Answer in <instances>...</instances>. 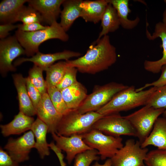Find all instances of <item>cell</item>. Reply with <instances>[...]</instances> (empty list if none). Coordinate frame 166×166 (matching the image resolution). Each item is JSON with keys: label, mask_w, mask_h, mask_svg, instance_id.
I'll list each match as a JSON object with an SVG mask.
<instances>
[{"label": "cell", "mask_w": 166, "mask_h": 166, "mask_svg": "<svg viewBox=\"0 0 166 166\" xmlns=\"http://www.w3.org/2000/svg\"><path fill=\"white\" fill-rule=\"evenodd\" d=\"M117 60L116 48L107 35L97 38L84 55L66 61L69 66L76 68L82 73L95 74L108 69Z\"/></svg>", "instance_id": "1"}, {"label": "cell", "mask_w": 166, "mask_h": 166, "mask_svg": "<svg viewBox=\"0 0 166 166\" xmlns=\"http://www.w3.org/2000/svg\"><path fill=\"white\" fill-rule=\"evenodd\" d=\"M157 88L152 87L147 90L136 92L134 86H128L117 93L107 104L97 112L105 116L145 105Z\"/></svg>", "instance_id": "2"}, {"label": "cell", "mask_w": 166, "mask_h": 166, "mask_svg": "<svg viewBox=\"0 0 166 166\" xmlns=\"http://www.w3.org/2000/svg\"><path fill=\"white\" fill-rule=\"evenodd\" d=\"M15 35L28 57H32L39 52L40 45L48 40L57 39L65 42L69 39L68 35L57 21L45 29L36 31L27 32L18 30Z\"/></svg>", "instance_id": "3"}, {"label": "cell", "mask_w": 166, "mask_h": 166, "mask_svg": "<svg viewBox=\"0 0 166 166\" xmlns=\"http://www.w3.org/2000/svg\"><path fill=\"white\" fill-rule=\"evenodd\" d=\"M103 116L97 112L81 114L76 110H71L63 115L56 133L66 136L83 134L92 129L95 123Z\"/></svg>", "instance_id": "4"}, {"label": "cell", "mask_w": 166, "mask_h": 166, "mask_svg": "<svg viewBox=\"0 0 166 166\" xmlns=\"http://www.w3.org/2000/svg\"><path fill=\"white\" fill-rule=\"evenodd\" d=\"M128 86L114 82L102 85H96L92 92L87 95L76 110L81 114L97 112L107 104L117 93Z\"/></svg>", "instance_id": "5"}, {"label": "cell", "mask_w": 166, "mask_h": 166, "mask_svg": "<svg viewBox=\"0 0 166 166\" xmlns=\"http://www.w3.org/2000/svg\"><path fill=\"white\" fill-rule=\"evenodd\" d=\"M82 135L89 147L97 150L102 160L111 158L124 145L121 136L107 135L95 129H92Z\"/></svg>", "instance_id": "6"}, {"label": "cell", "mask_w": 166, "mask_h": 166, "mask_svg": "<svg viewBox=\"0 0 166 166\" xmlns=\"http://www.w3.org/2000/svg\"><path fill=\"white\" fill-rule=\"evenodd\" d=\"M164 108L156 109L145 105L139 110L124 116L135 129L141 144L148 137L154 124L164 113Z\"/></svg>", "instance_id": "7"}, {"label": "cell", "mask_w": 166, "mask_h": 166, "mask_svg": "<svg viewBox=\"0 0 166 166\" xmlns=\"http://www.w3.org/2000/svg\"><path fill=\"white\" fill-rule=\"evenodd\" d=\"M143 148L139 141L128 139L125 144L111 158L112 166H142L148 152Z\"/></svg>", "instance_id": "8"}, {"label": "cell", "mask_w": 166, "mask_h": 166, "mask_svg": "<svg viewBox=\"0 0 166 166\" xmlns=\"http://www.w3.org/2000/svg\"><path fill=\"white\" fill-rule=\"evenodd\" d=\"M92 129L114 136L125 135L136 137V131L130 122L119 113L103 116L95 123Z\"/></svg>", "instance_id": "9"}, {"label": "cell", "mask_w": 166, "mask_h": 166, "mask_svg": "<svg viewBox=\"0 0 166 166\" xmlns=\"http://www.w3.org/2000/svg\"><path fill=\"white\" fill-rule=\"evenodd\" d=\"M25 54V49L15 36L8 37L0 41V72L3 77L16 68L13 61L22 55Z\"/></svg>", "instance_id": "10"}, {"label": "cell", "mask_w": 166, "mask_h": 166, "mask_svg": "<svg viewBox=\"0 0 166 166\" xmlns=\"http://www.w3.org/2000/svg\"><path fill=\"white\" fill-rule=\"evenodd\" d=\"M35 143L34 135L30 130L17 138H9L3 148L19 163L29 160V154Z\"/></svg>", "instance_id": "11"}, {"label": "cell", "mask_w": 166, "mask_h": 166, "mask_svg": "<svg viewBox=\"0 0 166 166\" xmlns=\"http://www.w3.org/2000/svg\"><path fill=\"white\" fill-rule=\"evenodd\" d=\"M52 135L57 147L66 153V159L69 164L71 163L77 155L92 149L84 142L82 135L75 134L66 136L53 133Z\"/></svg>", "instance_id": "12"}, {"label": "cell", "mask_w": 166, "mask_h": 166, "mask_svg": "<svg viewBox=\"0 0 166 166\" xmlns=\"http://www.w3.org/2000/svg\"><path fill=\"white\" fill-rule=\"evenodd\" d=\"M81 54L78 52L69 50L50 53H44L39 51L30 58L22 57L17 59L14 62V66L20 65L23 63L30 61L45 71L56 61L65 60L66 61L73 57H79Z\"/></svg>", "instance_id": "13"}, {"label": "cell", "mask_w": 166, "mask_h": 166, "mask_svg": "<svg viewBox=\"0 0 166 166\" xmlns=\"http://www.w3.org/2000/svg\"><path fill=\"white\" fill-rule=\"evenodd\" d=\"M36 110L38 117L47 125L48 133H57V127L63 115L55 109L47 93L42 95Z\"/></svg>", "instance_id": "14"}, {"label": "cell", "mask_w": 166, "mask_h": 166, "mask_svg": "<svg viewBox=\"0 0 166 166\" xmlns=\"http://www.w3.org/2000/svg\"><path fill=\"white\" fill-rule=\"evenodd\" d=\"M146 35L147 38L150 40H153L158 38L161 40L162 57L155 61L145 60L144 63V68L145 70L153 73H158L160 72L162 67L166 65V25L162 22H159L156 24L154 31L152 34L146 29Z\"/></svg>", "instance_id": "15"}, {"label": "cell", "mask_w": 166, "mask_h": 166, "mask_svg": "<svg viewBox=\"0 0 166 166\" xmlns=\"http://www.w3.org/2000/svg\"><path fill=\"white\" fill-rule=\"evenodd\" d=\"M64 0H28V5L37 10L43 22L51 25L60 14L61 6Z\"/></svg>", "instance_id": "16"}, {"label": "cell", "mask_w": 166, "mask_h": 166, "mask_svg": "<svg viewBox=\"0 0 166 166\" xmlns=\"http://www.w3.org/2000/svg\"><path fill=\"white\" fill-rule=\"evenodd\" d=\"M12 77L17 92L19 111L29 116L36 115V109L27 92L26 77L20 73L13 74Z\"/></svg>", "instance_id": "17"}, {"label": "cell", "mask_w": 166, "mask_h": 166, "mask_svg": "<svg viewBox=\"0 0 166 166\" xmlns=\"http://www.w3.org/2000/svg\"><path fill=\"white\" fill-rule=\"evenodd\" d=\"M108 4L107 0H82L80 4L81 10V17L86 22L98 23L101 21Z\"/></svg>", "instance_id": "18"}, {"label": "cell", "mask_w": 166, "mask_h": 166, "mask_svg": "<svg viewBox=\"0 0 166 166\" xmlns=\"http://www.w3.org/2000/svg\"><path fill=\"white\" fill-rule=\"evenodd\" d=\"M34 121L32 117L19 111L11 122L5 124L0 125L1 132L5 137L12 135L21 134L28 130H30Z\"/></svg>", "instance_id": "19"}, {"label": "cell", "mask_w": 166, "mask_h": 166, "mask_svg": "<svg viewBox=\"0 0 166 166\" xmlns=\"http://www.w3.org/2000/svg\"><path fill=\"white\" fill-rule=\"evenodd\" d=\"M149 145L166 150V117H159L157 119L150 134L141 144L143 148Z\"/></svg>", "instance_id": "20"}, {"label": "cell", "mask_w": 166, "mask_h": 166, "mask_svg": "<svg viewBox=\"0 0 166 166\" xmlns=\"http://www.w3.org/2000/svg\"><path fill=\"white\" fill-rule=\"evenodd\" d=\"M61 92L67 107L71 110L77 109L88 95L86 88L78 81Z\"/></svg>", "instance_id": "21"}, {"label": "cell", "mask_w": 166, "mask_h": 166, "mask_svg": "<svg viewBox=\"0 0 166 166\" xmlns=\"http://www.w3.org/2000/svg\"><path fill=\"white\" fill-rule=\"evenodd\" d=\"M30 130L34 133L35 139L34 148L37 150L40 158L43 159L50 154L49 144L46 140L48 127L37 117L32 124Z\"/></svg>", "instance_id": "22"}, {"label": "cell", "mask_w": 166, "mask_h": 166, "mask_svg": "<svg viewBox=\"0 0 166 166\" xmlns=\"http://www.w3.org/2000/svg\"><path fill=\"white\" fill-rule=\"evenodd\" d=\"M81 0H64L62 5L63 9L60 13V24L66 32L74 21L81 17V9L80 4Z\"/></svg>", "instance_id": "23"}, {"label": "cell", "mask_w": 166, "mask_h": 166, "mask_svg": "<svg viewBox=\"0 0 166 166\" xmlns=\"http://www.w3.org/2000/svg\"><path fill=\"white\" fill-rule=\"evenodd\" d=\"M28 0H3L0 3L1 24L16 22L17 17L22 7Z\"/></svg>", "instance_id": "24"}, {"label": "cell", "mask_w": 166, "mask_h": 166, "mask_svg": "<svg viewBox=\"0 0 166 166\" xmlns=\"http://www.w3.org/2000/svg\"><path fill=\"white\" fill-rule=\"evenodd\" d=\"M116 9L120 26L126 30H131L138 25L140 18L137 17L133 20L128 18V15L131 12L129 7L128 0H107Z\"/></svg>", "instance_id": "25"}, {"label": "cell", "mask_w": 166, "mask_h": 166, "mask_svg": "<svg viewBox=\"0 0 166 166\" xmlns=\"http://www.w3.org/2000/svg\"><path fill=\"white\" fill-rule=\"evenodd\" d=\"M102 30L98 38L99 39L110 32H115L119 28L120 24L116 9L108 4L102 16L101 20Z\"/></svg>", "instance_id": "26"}, {"label": "cell", "mask_w": 166, "mask_h": 166, "mask_svg": "<svg viewBox=\"0 0 166 166\" xmlns=\"http://www.w3.org/2000/svg\"><path fill=\"white\" fill-rule=\"evenodd\" d=\"M68 67L66 61H61L47 69L45 81L47 89L56 87L62 80Z\"/></svg>", "instance_id": "27"}, {"label": "cell", "mask_w": 166, "mask_h": 166, "mask_svg": "<svg viewBox=\"0 0 166 166\" xmlns=\"http://www.w3.org/2000/svg\"><path fill=\"white\" fill-rule=\"evenodd\" d=\"M145 105L156 109H165L162 115L163 117H166V85L157 88Z\"/></svg>", "instance_id": "28"}, {"label": "cell", "mask_w": 166, "mask_h": 166, "mask_svg": "<svg viewBox=\"0 0 166 166\" xmlns=\"http://www.w3.org/2000/svg\"><path fill=\"white\" fill-rule=\"evenodd\" d=\"M21 22L22 24L43 22L39 13L32 6L24 5L20 11L16 18V22Z\"/></svg>", "instance_id": "29"}, {"label": "cell", "mask_w": 166, "mask_h": 166, "mask_svg": "<svg viewBox=\"0 0 166 166\" xmlns=\"http://www.w3.org/2000/svg\"><path fill=\"white\" fill-rule=\"evenodd\" d=\"M47 93L55 108L60 113L63 115L71 110L67 107L61 91L56 87L47 88Z\"/></svg>", "instance_id": "30"}, {"label": "cell", "mask_w": 166, "mask_h": 166, "mask_svg": "<svg viewBox=\"0 0 166 166\" xmlns=\"http://www.w3.org/2000/svg\"><path fill=\"white\" fill-rule=\"evenodd\" d=\"M43 71L42 68L34 65L29 70L28 76L32 83L42 95L47 93L45 81L43 76Z\"/></svg>", "instance_id": "31"}, {"label": "cell", "mask_w": 166, "mask_h": 166, "mask_svg": "<svg viewBox=\"0 0 166 166\" xmlns=\"http://www.w3.org/2000/svg\"><path fill=\"white\" fill-rule=\"evenodd\" d=\"M144 163L147 166H166V150L157 148L148 152Z\"/></svg>", "instance_id": "32"}, {"label": "cell", "mask_w": 166, "mask_h": 166, "mask_svg": "<svg viewBox=\"0 0 166 166\" xmlns=\"http://www.w3.org/2000/svg\"><path fill=\"white\" fill-rule=\"evenodd\" d=\"M98 155L97 150L93 149L80 153L75 157L73 166H89L93 161L100 158Z\"/></svg>", "instance_id": "33"}, {"label": "cell", "mask_w": 166, "mask_h": 166, "mask_svg": "<svg viewBox=\"0 0 166 166\" xmlns=\"http://www.w3.org/2000/svg\"><path fill=\"white\" fill-rule=\"evenodd\" d=\"M78 70L75 67L69 66L60 82L56 87L60 91L76 83Z\"/></svg>", "instance_id": "34"}, {"label": "cell", "mask_w": 166, "mask_h": 166, "mask_svg": "<svg viewBox=\"0 0 166 166\" xmlns=\"http://www.w3.org/2000/svg\"><path fill=\"white\" fill-rule=\"evenodd\" d=\"M27 92L33 104L36 109L42 98V95L32 83L29 77H26Z\"/></svg>", "instance_id": "35"}, {"label": "cell", "mask_w": 166, "mask_h": 166, "mask_svg": "<svg viewBox=\"0 0 166 166\" xmlns=\"http://www.w3.org/2000/svg\"><path fill=\"white\" fill-rule=\"evenodd\" d=\"M161 74L159 78L156 81L153 82L147 83L143 86L136 89V92L144 90L148 87L159 88L166 85V65H163L161 69Z\"/></svg>", "instance_id": "36"}, {"label": "cell", "mask_w": 166, "mask_h": 166, "mask_svg": "<svg viewBox=\"0 0 166 166\" xmlns=\"http://www.w3.org/2000/svg\"><path fill=\"white\" fill-rule=\"evenodd\" d=\"M49 26H44L40 23L34 22L29 24H18V30L21 31L27 32H32L45 29Z\"/></svg>", "instance_id": "37"}, {"label": "cell", "mask_w": 166, "mask_h": 166, "mask_svg": "<svg viewBox=\"0 0 166 166\" xmlns=\"http://www.w3.org/2000/svg\"><path fill=\"white\" fill-rule=\"evenodd\" d=\"M0 166H19V163L1 147L0 148Z\"/></svg>", "instance_id": "38"}, {"label": "cell", "mask_w": 166, "mask_h": 166, "mask_svg": "<svg viewBox=\"0 0 166 166\" xmlns=\"http://www.w3.org/2000/svg\"><path fill=\"white\" fill-rule=\"evenodd\" d=\"M18 28V24L14 25L13 23L1 24L0 25V38L4 39L9 34L10 32Z\"/></svg>", "instance_id": "39"}, {"label": "cell", "mask_w": 166, "mask_h": 166, "mask_svg": "<svg viewBox=\"0 0 166 166\" xmlns=\"http://www.w3.org/2000/svg\"><path fill=\"white\" fill-rule=\"evenodd\" d=\"M50 148L53 150L57 155L59 160L61 166H66L64 160V156L61 152V150L58 148L55 144L52 142L49 145Z\"/></svg>", "instance_id": "40"}, {"label": "cell", "mask_w": 166, "mask_h": 166, "mask_svg": "<svg viewBox=\"0 0 166 166\" xmlns=\"http://www.w3.org/2000/svg\"><path fill=\"white\" fill-rule=\"evenodd\" d=\"M92 166H112V162L111 159L108 158L103 164H101L96 161Z\"/></svg>", "instance_id": "41"}, {"label": "cell", "mask_w": 166, "mask_h": 166, "mask_svg": "<svg viewBox=\"0 0 166 166\" xmlns=\"http://www.w3.org/2000/svg\"><path fill=\"white\" fill-rule=\"evenodd\" d=\"M166 25V6L162 15V22Z\"/></svg>", "instance_id": "42"}, {"label": "cell", "mask_w": 166, "mask_h": 166, "mask_svg": "<svg viewBox=\"0 0 166 166\" xmlns=\"http://www.w3.org/2000/svg\"><path fill=\"white\" fill-rule=\"evenodd\" d=\"M164 2H165V3L166 4V0H164Z\"/></svg>", "instance_id": "43"}, {"label": "cell", "mask_w": 166, "mask_h": 166, "mask_svg": "<svg viewBox=\"0 0 166 166\" xmlns=\"http://www.w3.org/2000/svg\"><path fill=\"white\" fill-rule=\"evenodd\" d=\"M142 166H147L144 164L142 165Z\"/></svg>", "instance_id": "44"}, {"label": "cell", "mask_w": 166, "mask_h": 166, "mask_svg": "<svg viewBox=\"0 0 166 166\" xmlns=\"http://www.w3.org/2000/svg\"><path fill=\"white\" fill-rule=\"evenodd\" d=\"M28 166H33V165H30Z\"/></svg>", "instance_id": "45"}]
</instances>
